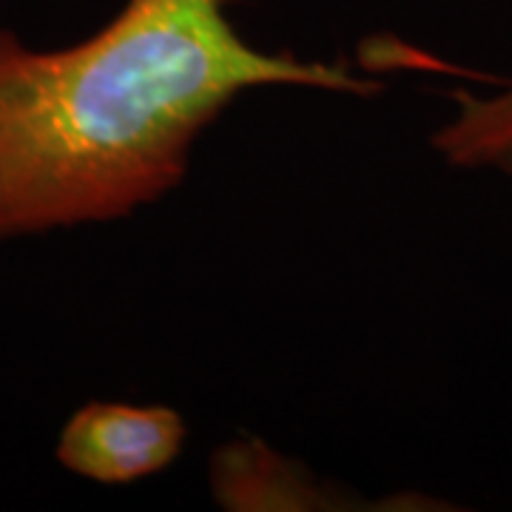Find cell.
<instances>
[{"label":"cell","mask_w":512,"mask_h":512,"mask_svg":"<svg viewBox=\"0 0 512 512\" xmlns=\"http://www.w3.org/2000/svg\"><path fill=\"white\" fill-rule=\"evenodd\" d=\"M256 86L379 89L342 66L259 52L225 0H126L52 52L0 29V242L160 200L183 183L202 128Z\"/></svg>","instance_id":"cell-1"},{"label":"cell","mask_w":512,"mask_h":512,"mask_svg":"<svg viewBox=\"0 0 512 512\" xmlns=\"http://www.w3.org/2000/svg\"><path fill=\"white\" fill-rule=\"evenodd\" d=\"M183 441L185 421L171 407L89 402L66 421L57 461L97 484H131L165 470Z\"/></svg>","instance_id":"cell-2"},{"label":"cell","mask_w":512,"mask_h":512,"mask_svg":"<svg viewBox=\"0 0 512 512\" xmlns=\"http://www.w3.org/2000/svg\"><path fill=\"white\" fill-rule=\"evenodd\" d=\"M453 165L512 177V86L493 97H458L456 117L433 137Z\"/></svg>","instance_id":"cell-3"}]
</instances>
